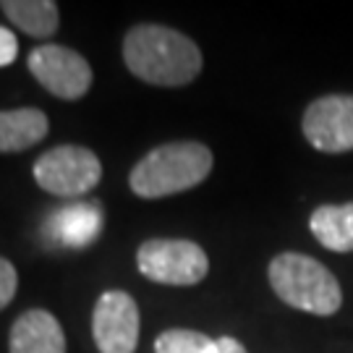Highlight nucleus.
I'll list each match as a JSON object with an SVG mask.
<instances>
[{"instance_id":"obj_5","label":"nucleus","mask_w":353,"mask_h":353,"mask_svg":"<svg viewBox=\"0 0 353 353\" xmlns=\"http://www.w3.org/2000/svg\"><path fill=\"white\" fill-rule=\"evenodd\" d=\"M137 267L160 285H196L210 272V259L199 243L186 239H150L137 252Z\"/></svg>"},{"instance_id":"obj_14","label":"nucleus","mask_w":353,"mask_h":353,"mask_svg":"<svg viewBox=\"0 0 353 353\" xmlns=\"http://www.w3.org/2000/svg\"><path fill=\"white\" fill-rule=\"evenodd\" d=\"M154 353H217V341L196 330H165L154 341Z\"/></svg>"},{"instance_id":"obj_10","label":"nucleus","mask_w":353,"mask_h":353,"mask_svg":"<svg viewBox=\"0 0 353 353\" xmlns=\"http://www.w3.org/2000/svg\"><path fill=\"white\" fill-rule=\"evenodd\" d=\"M50 121L37 108L0 110V154L24 152L48 137Z\"/></svg>"},{"instance_id":"obj_17","label":"nucleus","mask_w":353,"mask_h":353,"mask_svg":"<svg viewBox=\"0 0 353 353\" xmlns=\"http://www.w3.org/2000/svg\"><path fill=\"white\" fill-rule=\"evenodd\" d=\"M217 353H249L236 338H217Z\"/></svg>"},{"instance_id":"obj_4","label":"nucleus","mask_w":353,"mask_h":353,"mask_svg":"<svg viewBox=\"0 0 353 353\" xmlns=\"http://www.w3.org/2000/svg\"><path fill=\"white\" fill-rule=\"evenodd\" d=\"M32 176L42 191L63 199H79L102 181L100 157L79 144H61L39 154Z\"/></svg>"},{"instance_id":"obj_13","label":"nucleus","mask_w":353,"mask_h":353,"mask_svg":"<svg viewBox=\"0 0 353 353\" xmlns=\"http://www.w3.org/2000/svg\"><path fill=\"white\" fill-rule=\"evenodd\" d=\"M52 228H58V239L68 246H84L100 233V212L94 207L76 204L52 217Z\"/></svg>"},{"instance_id":"obj_9","label":"nucleus","mask_w":353,"mask_h":353,"mask_svg":"<svg viewBox=\"0 0 353 353\" xmlns=\"http://www.w3.org/2000/svg\"><path fill=\"white\" fill-rule=\"evenodd\" d=\"M11 353H65L63 327L48 309H29L13 322L8 335Z\"/></svg>"},{"instance_id":"obj_11","label":"nucleus","mask_w":353,"mask_h":353,"mask_svg":"<svg viewBox=\"0 0 353 353\" xmlns=\"http://www.w3.org/2000/svg\"><path fill=\"white\" fill-rule=\"evenodd\" d=\"M314 239L330 252H353V202L322 204L309 217Z\"/></svg>"},{"instance_id":"obj_16","label":"nucleus","mask_w":353,"mask_h":353,"mask_svg":"<svg viewBox=\"0 0 353 353\" xmlns=\"http://www.w3.org/2000/svg\"><path fill=\"white\" fill-rule=\"evenodd\" d=\"M16 52H19V39L11 29L0 26V68L3 65H11L16 61Z\"/></svg>"},{"instance_id":"obj_12","label":"nucleus","mask_w":353,"mask_h":353,"mask_svg":"<svg viewBox=\"0 0 353 353\" xmlns=\"http://www.w3.org/2000/svg\"><path fill=\"white\" fill-rule=\"evenodd\" d=\"M0 11L19 32L37 39L52 37L61 21L58 6L52 0H3Z\"/></svg>"},{"instance_id":"obj_7","label":"nucleus","mask_w":353,"mask_h":353,"mask_svg":"<svg viewBox=\"0 0 353 353\" xmlns=\"http://www.w3.org/2000/svg\"><path fill=\"white\" fill-rule=\"evenodd\" d=\"M301 131L319 152L343 154L353 150V94H325L303 110Z\"/></svg>"},{"instance_id":"obj_3","label":"nucleus","mask_w":353,"mask_h":353,"mask_svg":"<svg viewBox=\"0 0 353 353\" xmlns=\"http://www.w3.org/2000/svg\"><path fill=\"white\" fill-rule=\"evenodd\" d=\"M270 285L283 303L316 316H332L343 303L338 278L314 256L299 252L278 254L270 262Z\"/></svg>"},{"instance_id":"obj_2","label":"nucleus","mask_w":353,"mask_h":353,"mask_svg":"<svg viewBox=\"0 0 353 353\" xmlns=\"http://www.w3.org/2000/svg\"><path fill=\"white\" fill-rule=\"evenodd\" d=\"M212 152L202 141H168L131 168L128 186L139 199H163L199 186L212 173Z\"/></svg>"},{"instance_id":"obj_15","label":"nucleus","mask_w":353,"mask_h":353,"mask_svg":"<svg viewBox=\"0 0 353 353\" xmlns=\"http://www.w3.org/2000/svg\"><path fill=\"white\" fill-rule=\"evenodd\" d=\"M16 290H19V272H16L13 262L0 256V312L13 301Z\"/></svg>"},{"instance_id":"obj_1","label":"nucleus","mask_w":353,"mask_h":353,"mask_svg":"<svg viewBox=\"0 0 353 353\" xmlns=\"http://www.w3.org/2000/svg\"><path fill=\"white\" fill-rule=\"evenodd\" d=\"M128 71L154 87H183L202 74V50L196 42L170 26L139 24L123 39Z\"/></svg>"},{"instance_id":"obj_6","label":"nucleus","mask_w":353,"mask_h":353,"mask_svg":"<svg viewBox=\"0 0 353 353\" xmlns=\"http://www.w3.org/2000/svg\"><path fill=\"white\" fill-rule=\"evenodd\" d=\"M32 76L58 100H81L92 87V65L81 52L63 45H39L29 52Z\"/></svg>"},{"instance_id":"obj_8","label":"nucleus","mask_w":353,"mask_h":353,"mask_svg":"<svg viewBox=\"0 0 353 353\" xmlns=\"http://www.w3.org/2000/svg\"><path fill=\"white\" fill-rule=\"evenodd\" d=\"M100 353H134L139 345V306L126 290H105L92 312Z\"/></svg>"}]
</instances>
